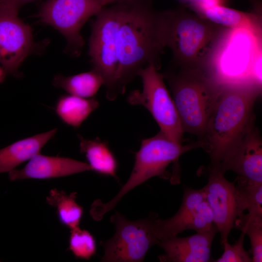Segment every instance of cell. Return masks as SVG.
<instances>
[{
	"mask_svg": "<svg viewBox=\"0 0 262 262\" xmlns=\"http://www.w3.org/2000/svg\"><path fill=\"white\" fill-rule=\"evenodd\" d=\"M115 0H101V1L103 6H104L113 3Z\"/></svg>",
	"mask_w": 262,
	"mask_h": 262,
	"instance_id": "obj_29",
	"label": "cell"
},
{
	"mask_svg": "<svg viewBox=\"0 0 262 262\" xmlns=\"http://www.w3.org/2000/svg\"><path fill=\"white\" fill-rule=\"evenodd\" d=\"M92 171L88 164L73 159L35 155L22 168L9 172V178L14 181L27 179H45L65 177Z\"/></svg>",
	"mask_w": 262,
	"mask_h": 262,
	"instance_id": "obj_14",
	"label": "cell"
},
{
	"mask_svg": "<svg viewBox=\"0 0 262 262\" xmlns=\"http://www.w3.org/2000/svg\"><path fill=\"white\" fill-rule=\"evenodd\" d=\"M204 199L203 188L194 189L185 187L181 204L177 212L171 217L155 221V230L158 240L173 236L187 230V226L197 206Z\"/></svg>",
	"mask_w": 262,
	"mask_h": 262,
	"instance_id": "obj_16",
	"label": "cell"
},
{
	"mask_svg": "<svg viewBox=\"0 0 262 262\" xmlns=\"http://www.w3.org/2000/svg\"><path fill=\"white\" fill-rule=\"evenodd\" d=\"M18 10L0 0V64L6 73L16 76L33 48L31 29L19 18Z\"/></svg>",
	"mask_w": 262,
	"mask_h": 262,
	"instance_id": "obj_11",
	"label": "cell"
},
{
	"mask_svg": "<svg viewBox=\"0 0 262 262\" xmlns=\"http://www.w3.org/2000/svg\"><path fill=\"white\" fill-rule=\"evenodd\" d=\"M200 141L186 145L177 143L159 131L155 136L143 139L136 152L133 169L128 180L111 200L103 203L96 200L94 204L96 215L102 218L113 209L129 191L153 177L172 180V174L167 170L171 164L179 168V160L184 153L202 147Z\"/></svg>",
	"mask_w": 262,
	"mask_h": 262,
	"instance_id": "obj_5",
	"label": "cell"
},
{
	"mask_svg": "<svg viewBox=\"0 0 262 262\" xmlns=\"http://www.w3.org/2000/svg\"><path fill=\"white\" fill-rule=\"evenodd\" d=\"M224 174L230 170L236 179L262 183V139L254 126L245 135L234 151L217 168Z\"/></svg>",
	"mask_w": 262,
	"mask_h": 262,
	"instance_id": "obj_12",
	"label": "cell"
},
{
	"mask_svg": "<svg viewBox=\"0 0 262 262\" xmlns=\"http://www.w3.org/2000/svg\"><path fill=\"white\" fill-rule=\"evenodd\" d=\"M158 214L151 212L147 217L130 220L116 212L110 218L115 227L113 236L103 242L104 262H143L148 250L159 240L155 230Z\"/></svg>",
	"mask_w": 262,
	"mask_h": 262,
	"instance_id": "obj_7",
	"label": "cell"
},
{
	"mask_svg": "<svg viewBox=\"0 0 262 262\" xmlns=\"http://www.w3.org/2000/svg\"><path fill=\"white\" fill-rule=\"evenodd\" d=\"M76 195L53 189L46 198L47 202L56 209L60 222L70 229L79 227L83 214L82 208L76 201Z\"/></svg>",
	"mask_w": 262,
	"mask_h": 262,
	"instance_id": "obj_21",
	"label": "cell"
},
{
	"mask_svg": "<svg viewBox=\"0 0 262 262\" xmlns=\"http://www.w3.org/2000/svg\"><path fill=\"white\" fill-rule=\"evenodd\" d=\"M219 170L208 169V182L202 188L213 215V223L220 234V244L228 241L236 220L247 209L245 197L235 181L227 180Z\"/></svg>",
	"mask_w": 262,
	"mask_h": 262,
	"instance_id": "obj_10",
	"label": "cell"
},
{
	"mask_svg": "<svg viewBox=\"0 0 262 262\" xmlns=\"http://www.w3.org/2000/svg\"><path fill=\"white\" fill-rule=\"evenodd\" d=\"M234 228L249 238L253 262H262V215L248 213L236 220Z\"/></svg>",
	"mask_w": 262,
	"mask_h": 262,
	"instance_id": "obj_22",
	"label": "cell"
},
{
	"mask_svg": "<svg viewBox=\"0 0 262 262\" xmlns=\"http://www.w3.org/2000/svg\"><path fill=\"white\" fill-rule=\"evenodd\" d=\"M218 230L215 225L210 230L191 236H173L160 240L158 245L164 253L159 256L162 262H207L212 261L211 248Z\"/></svg>",
	"mask_w": 262,
	"mask_h": 262,
	"instance_id": "obj_13",
	"label": "cell"
},
{
	"mask_svg": "<svg viewBox=\"0 0 262 262\" xmlns=\"http://www.w3.org/2000/svg\"><path fill=\"white\" fill-rule=\"evenodd\" d=\"M197 14L230 29H244L262 37V20L260 13L245 12L219 4H208L195 1Z\"/></svg>",
	"mask_w": 262,
	"mask_h": 262,
	"instance_id": "obj_15",
	"label": "cell"
},
{
	"mask_svg": "<svg viewBox=\"0 0 262 262\" xmlns=\"http://www.w3.org/2000/svg\"><path fill=\"white\" fill-rule=\"evenodd\" d=\"M6 72L2 66H0V83L5 78Z\"/></svg>",
	"mask_w": 262,
	"mask_h": 262,
	"instance_id": "obj_28",
	"label": "cell"
},
{
	"mask_svg": "<svg viewBox=\"0 0 262 262\" xmlns=\"http://www.w3.org/2000/svg\"><path fill=\"white\" fill-rule=\"evenodd\" d=\"M1 1L5 2L6 3L11 4L17 8L19 9L20 7L24 4L28 3L29 2L33 1L34 0H0Z\"/></svg>",
	"mask_w": 262,
	"mask_h": 262,
	"instance_id": "obj_27",
	"label": "cell"
},
{
	"mask_svg": "<svg viewBox=\"0 0 262 262\" xmlns=\"http://www.w3.org/2000/svg\"><path fill=\"white\" fill-rule=\"evenodd\" d=\"M168 82L184 132L201 141L222 82L211 68L170 64L163 74Z\"/></svg>",
	"mask_w": 262,
	"mask_h": 262,
	"instance_id": "obj_4",
	"label": "cell"
},
{
	"mask_svg": "<svg viewBox=\"0 0 262 262\" xmlns=\"http://www.w3.org/2000/svg\"><path fill=\"white\" fill-rule=\"evenodd\" d=\"M103 7L101 0H47L42 5L39 16L64 35L69 50L77 55L84 44L81 34L82 26Z\"/></svg>",
	"mask_w": 262,
	"mask_h": 262,
	"instance_id": "obj_9",
	"label": "cell"
},
{
	"mask_svg": "<svg viewBox=\"0 0 262 262\" xmlns=\"http://www.w3.org/2000/svg\"><path fill=\"white\" fill-rule=\"evenodd\" d=\"M165 48L172 53L171 64L211 68L231 29L217 24L184 8L162 12Z\"/></svg>",
	"mask_w": 262,
	"mask_h": 262,
	"instance_id": "obj_3",
	"label": "cell"
},
{
	"mask_svg": "<svg viewBox=\"0 0 262 262\" xmlns=\"http://www.w3.org/2000/svg\"><path fill=\"white\" fill-rule=\"evenodd\" d=\"M261 92L251 81L222 83L201 141L210 155L209 169L218 168L255 125L254 106Z\"/></svg>",
	"mask_w": 262,
	"mask_h": 262,
	"instance_id": "obj_2",
	"label": "cell"
},
{
	"mask_svg": "<svg viewBox=\"0 0 262 262\" xmlns=\"http://www.w3.org/2000/svg\"><path fill=\"white\" fill-rule=\"evenodd\" d=\"M78 136L80 152L85 155L92 171L116 179L117 162L107 143L98 138L90 140Z\"/></svg>",
	"mask_w": 262,
	"mask_h": 262,
	"instance_id": "obj_18",
	"label": "cell"
},
{
	"mask_svg": "<svg viewBox=\"0 0 262 262\" xmlns=\"http://www.w3.org/2000/svg\"><path fill=\"white\" fill-rule=\"evenodd\" d=\"M215 226L212 211L206 199L196 208L188 226L187 229L203 232L212 229Z\"/></svg>",
	"mask_w": 262,
	"mask_h": 262,
	"instance_id": "obj_26",
	"label": "cell"
},
{
	"mask_svg": "<svg viewBox=\"0 0 262 262\" xmlns=\"http://www.w3.org/2000/svg\"><path fill=\"white\" fill-rule=\"evenodd\" d=\"M235 184L245 197L249 213L262 215V183L236 179Z\"/></svg>",
	"mask_w": 262,
	"mask_h": 262,
	"instance_id": "obj_24",
	"label": "cell"
},
{
	"mask_svg": "<svg viewBox=\"0 0 262 262\" xmlns=\"http://www.w3.org/2000/svg\"><path fill=\"white\" fill-rule=\"evenodd\" d=\"M57 129L17 141L0 149V173L9 172L40 152Z\"/></svg>",
	"mask_w": 262,
	"mask_h": 262,
	"instance_id": "obj_17",
	"label": "cell"
},
{
	"mask_svg": "<svg viewBox=\"0 0 262 262\" xmlns=\"http://www.w3.org/2000/svg\"><path fill=\"white\" fill-rule=\"evenodd\" d=\"M246 234L241 231L238 239L233 244H230L228 241L221 245L224 251L222 255L215 262H252V258L244 246Z\"/></svg>",
	"mask_w": 262,
	"mask_h": 262,
	"instance_id": "obj_25",
	"label": "cell"
},
{
	"mask_svg": "<svg viewBox=\"0 0 262 262\" xmlns=\"http://www.w3.org/2000/svg\"><path fill=\"white\" fill-rule=\"evenodd\" d=\"M121 21L117 30L118 62L115 94H124L127 84L150 65L158 69L165 48L161 12L154 10L151 0H122Z\"/></svg>",
	"mask_w": 262,
	"mask_h": 262,
	"instance_id": "obj_1",
	"label": "cell"
},
{
	"mask_svg": "<svg viewBox=\"0 0 262 262\" xmlns=\"http://www.w3.org/2000/svg\"><path fill=\"white\" fill-rule=\"evenodd\" d=\"M53 84L69 94L83 98H91L98 93L104 82L101 76L92 70L70 76L58 74L54 76Z\"/></svg>",
	"mask_w": 262,
	"mask_h": 262,
	"instance_id": "obj_20",
	"label": "cell"
},
{
	"mask_svg": "<svg viewBox=\"0 0 262 262\" xmlns=\"http://www.w3.org/2000/svg\"><path fill=\"white\" fill-rule=\"evenodd\" d=\"M99 105L94 97L86 98L63 95L57 99L54 110L64 123L78 128Z\"/></svg>",
	"mask_w": 262,
	"mask_h": 262,
	"instance_id": "obj_19",
	"label": "cell"
},
{
	"mask_svg": "<svg viewBox=\"0 0 262 262\" xmlns=\"http://www.w3.org/2000/svg\"><path fill=\"white\" fill-rule=\"evenodd\" d=\"M138 76L142 80V91L131 92L127 98L128 102L145 107L158 124L160 131L172 141L182 144L184 131L163 74L155 66L150 65L141 70Z\"/></svg>",
	"mask_w": 262,
	"mask_h": 262,
	"instance_id": "obj_8",
	"label": "cell"
},
{
	"mask_svg": "<svg viewBox=\"0 0 262 262\" xmlns=\"http://www.w3.org/2000/svg\"><path fill=\"white\" fill-rule=\"evenodd\" d=\"M69 248L76 257L89 260L96 252L95 240L88 231L79 227L71 229Z\"/></svg>",
	"mask_w": 262,
	"mask_h": 262,
	"instance_id": "obj_23",
	"label": "cell"
},
{
	"mask_svg": "<svg viewBox=\"0 0 262 262\" xmlns=\"http://www.w3.org/2000/svg\"><path fill=\"white\" fill-rule=\"evenodd\" d=\"M123 0H116L103 6L92 24L89 55L94 70L102 78L106 97L114 100L118 66L116 52L117 30L121 21Z\"/></svg>",
	"mask_w": 262,
	"mask_h": 262,
	"instance_id": "obj_6",
	"label": "cell"
}]
</instances>
